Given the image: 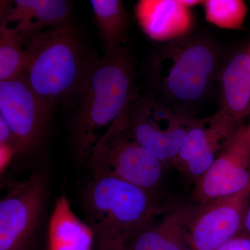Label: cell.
<instances>
[{"instance_id":"5bb4252c","label":"cell","mask_w":250,"mask_h":250,"mask_svg":"<svg viewBox=\"0 0 250 250\" xmlns=\"http://www.w3.org/2000/svg\"><path fill=\"white\" fill-rule=\"evenodd\" d=\"M195 207L179 206L141 231L126 250H192L188 229Z\"/></svg>"},{"instance_id":"5b68a950","label":"cell","mask_w":250,"mask_h":250,"mask_svg":"<svg viewBox=\"0 0 250 250\" xmlns=\"http://www.w3.org/2000/svg\"><path fill=\"white\" fill-rule=\"evenodd\" d=\"M127 111L104 133L86 161L92 176L109 175L156 191L166 166L135 140L128 127Z\"/></svg>"},{"instance_id":"9c48e42d","label":"cell","mask_w":250,"mask_h":250,"mask_svg":"<svg viewBox=\"0 0 250 250\" xmlns=\"http://www.w3.org/2000/svg\"><path fill=\"white\" fill-rule=\"evenodd\" d=\"M250 204V186L238 193L199 205L188 229L192 250H216L243 232Z\"/></svg>"},{"instance_id":"2e32d148","label":"cell","mask_w":250,"mask_h":250,"mask_svg":"<svg viewBox=\"0 0 250 250\" xmlns=\"http://www.w3.org/2000/svg\"><path fill=\"white\" fill-rule=\"evenodd\" d=\"M93 230L72 211L66 196L57 199L49 220L47 250H93Z\"/></svg>"},{"instance_id":"484cf974","label":"cell","mask_w":250,"mask_h":250,"mask_svg":"<svg viewBox=\"0 0 250 250\" xmlns=\"http://www.w3.org/2000/svg\"><path fill=\"white\" fill-rule=\"evenodd\" d=\"M126 250V248H120V249H113V250Z\"/></svg>"},{"instance_id":"277c9868","label":"cell","mask_w":250,"mask_h":250,"mask_svg":"<svg viewBox=\"0 0 250 250\" xmlns=\"http://www.w3.org/2000/svg\"><path fill=\"white\" fill-rule=\"evenodd\" d=\"M219 64L214 42L190 33L166 43L154 54L149 75L153 92L184 111L207 96L216 80Z\"/></svg>"},{"instance_id":"7a4b0ae2","label":"cell","mask_w":250,"mask_h":250,"mask_svg":"<svg viewBox=\"0 0 250 250\" xmlns=\"http://www.w3.org/2000/svg\"><path fill=\"white\" fill-rule=\"evenodd\" d=\"M83 207L97 250L126 248L170 210L155 191L109 175L92 176Z\"/></svg>"},{"instance_id":"7402d4cb","label":"cell","mask_w":250,"mask_h":250,"mask_svg":"<svg viewBox=\"0 0 250 250\" xmlns=\"http://www.w3.org/2000/svg\"><path fill=\"white\" fill-rule=\"evenodd\" d=\"M18 155L17 152L13 148L4 145H0V170L1 172L9 165L10 162L15 156Z\"/></svg>"},{"instance_id":"ffe728a7","label":"cell","mask_w":250,"mask_h":250,"mask_svg":"<svg viewBox=\"0 0 250 250\" xmlns=\"http://www.w3.org/2000/svg\"><path fill=\"white\" fill-rule=\"evenodd\" d=\"M0 145L13 148L17 152L18 155L21 154V147L17 138L1 117H0Z\"/></svg>"},{"instance_id":"52a82bcc","label":"cell","mask_w":250,"mask_h":250,"mask_svg":"<svg viewBox=\"0 0 250 250\" xmlns=\"http://www.w3.org/2000/svg\"><path fill=\"white\" fill-rule=\"evenodd\" d=\"M6 188L0 201V250H30L45 210L47 177L36 171Z\"/></svg>"},{"instance_id":"cb8c5ba5","label":"cell","mask_w":250,"mask_h":250,"mask_svg":"<svg viewBox=\"0 0 250 250\" xmlns=\"http://www.w3.org/2000/svg\"><path fill=\"white\" fill-rule=\"evenodd\" d=\"M246 131L247 134H248V137H249L250 139V124L248 125V126H246Z\"/></svg>"},{"instance_id":"9a60e30c","label":"cell","mask_w":250,"mask_h":250,"mask_svg":"<svg viewBox=\"0 0 250 250\" xmlns=\"http://www.w3.org/2000/svg\"><path fill=\"white\" fill-rule=\"evenodd\" d=\"M219 111L238 123L250 114V56L247 48L233 54L220 67Z\"/></svg>"},{"instance_id":"30bf717a","label":"cell","mask_w":250,"mask_h":250,"mask_svg":"<svg viewBox=\"0 0 250 250\" xmlns=\"http://www.w3.org/2000/svg\"><path fill=\"white\" fill-rule=\"evenodd\" d=\"M250 186V139L241 126L214 162L197 181L192 198L201 205Z\"/></svg>"},{"instance_id":"ba28073f","label":"cell","mask_w":250,"mask_h":250,"mask_svg":"<svg viewBox=\"0 0 250 250\" xmlns=\"http://www.w3.org/2000/svg\"><path fill=\"white\" fill-rule=\"evenodd\" d=\"M54 111L31 88L22 74L0 82V117L17 138L21 154L35 152L42 146Z\"/></svg>"},{"instance_id":"8fae6325","label":"cell","mask_w":250,"mask_h":250,"mask_svg":"<svg viewBox=\"0 0 250 250\" xmlns=\"http://www.w3.org/2000/svg\"><path fill=\"white\" fill-rule=\"evenodd\" d=\"M241 126L219 111L204 119H195L173 166L189 178L198 180Z\"/></svg>"},{"instance_id":"4fadbf2b","label":"cell","mask_w":250,"mask_h":250,"mask_svg":"<svg viewBox=\"0 0 250 250\" xmlns=\"http://www.w3.org/2000/svg\"><path fill=\"white\" fill-rule=\"evenodd\" d=\"M191 9L184 0H141L136 4V16L150 39L167 43L190 34Z\"/></svg>"},{"instance_id":"8992f818","label":"cell","mask_w":250,"mask_h":250,"mask_svg":"<svg viewBox=\"0 0 250 250\" xmlns=\"http://www.w3.org/2000/svg\"><path fill=\"white\" fill-rule=\"evenodd\" d=\"M195 118L149 92L128 111V127L135 140L164 166L173 165Z\"/></svg>"},{"instance_id":"d4e9b609","label":"cell","mask_w":250,"mask_h":250,"mask_svg":"<svg viewBox=\"0 0 250 250\" xmlns=\"http://www.w3.org/2000/svg\"><path fill=\"white\" fill-rule=\"evenodd\" d=\"M247 50H248V53H249L250 56V45H248V47H247Z\"/></svg>"},{"instance_id":"44dd1931","label":"cell","mask_w":250,"mask_h":250,"mask_svg":"<svg viewBox=\"0 0 250 250\" xmlns=\"http://www.w3.org/2000/svg\"><path fill=\"white\" fill-rule=\"evenodd\" d=\"M215 250H250V235L243 231Z\"/></svg>"},{"instance_id":"3957f363","label":"cell","mask_w":250,"mask_h":250,"mask_svg":"<svg viewBox=\"0 0 250 250\" xmlns=\"http://www.w3.org/2000/svg\"><path fill=\"white\" fill-rule=\"evenodd\" d=\"M22 75L34 92L54 108L75 101L97 59L70 23L27 36Z\"/></svg>"},{"instance_id":"e0dca14e","label":"cell","mask_w":250,"mask_h":250,"mask_svg":"<svg viewBox=\"0 0 250 250\" xmlns=\"http://www.w3.org/2000/svg\"><path fill=\"white\" fill-rule=\"evenodd\" d=\"M105 52H113L122 47L129 27V18L123 1L120 0H92Z\"/></svg>"},{"instance_id":"603a6c76","label":"cell","mask_w":250,"mask_h":250,"mask_svg":"<svg viewBox=\"0 0 250 250\" xmlns=\"http://www.w3.org/2000/svg\"><path fill=\"white\" fill-rule=\"evenodd\" d=\"M243 231L250 235V204L246 212Z\"/></svg>"},{"instance_id":"d6986e66","label":"cell","mask_w":250,"mask_h":250,"mask_svg":"<svg viewBox=\"0 0 250 250\" xmlns=\"http://www.w3.org/2000/svg\"><path fill=\"white\" fill-rule=\"evenodd\" d=\"M202 4L207 22L229 30L243 29L248 11L244 1L206 0Z\"/></svg>"},{"instance_id":"7c38bea8","label":"cell","mask_w":250,"mask_h":250,"mask_svg":"<svg viewBox=\"0 0 250 250\" xmlns=\"http://www.w3.org/2000/svg\"><path fill=\"white\" fill-rule=\"evenodd\" d=\"M72 4L65 0L1 1L0 27L24 37L70 23Z\"/></svg>"},{"instance_id":"ac0fdd59","label":"cell","mask_w":250,"mask_h":250,"mask_svg":"<svg viewBox=\"0 0 250 250\" xmlns=\"http://www.w3.org/2000/svg\"><path fill=\"white\" fill-rule=\"evenodd\" d=\"M25 37L0 27V82L13 80L23 73L27 65Z\"/></svg>"},{"instance_id":"6da1fadb","label":"cell","mask_w":250,"mask_h":250,"mask_svg":"<svg viewBox=\"0 0 250 250\" xmlns=\"http://www.w3.org/2000/svg\"><path fill=\"white\" fill-rule=\"evenodd\" d=\"M139 97L134 60L125 47L97 59L75 100L72 143L81 162H86L104 133Z\"/></svg>"}]
</instances>
